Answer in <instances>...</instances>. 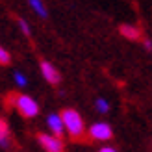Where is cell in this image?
Listing matches in <instances>:
<instances>
[{"instance_id": "cell-1", "label": "cell", "mask_w": 152, "mask_h": 152, "mask_svg": "<svg viewBox=\"0 0 152 152\" xmlns=\"http://www.w3.org/2000/svg\"><path fill=\"white\" fill-rule=\"evenodd\" d=\"M61 119H63V124H65L67 134H69L74 141H78V139L83 137V134H86V126H83L82 115H80L76 110L65 108V110L61 111Z\"/></svg>"}, {"instance_id": "cell-2", "label": "cell", "mask_w": 152, "mask_h": 152, "mask_svg": "<svg viewBox=\"0 0 152 152\" xmlns=\"http://www.w3.org/2000/svg\"><path fill=\"white\" fill-rule=\"evenodd\" d=\"M13 96V104H15V110H17L19 113L24 119H32L35 117L37 113H39V104H37L32 96L28 95H11Z\"/></svg>"}, {"instance_id": "cell-3", "label": "cell", "mask_w": 152, "mask_h": 152, "mask_svg": "<svg viewBox=\"0 0 152 152\" xmlns=\"http://www.w3.org/2000/svg\"><path fill=\"white\" fill-rule=\"evenodd\" d=\"M37 139H39L41 147L47 150V152H65L63 139L56 137V135H50V134H37Z\"/></svg>"}, {"instance_id": "cell-4", "label": "cell", "mask_w": 152, "mask_h": 152, "mask_svg": "<svg viewBox=\"0 0 152 152\" xmlns=\"http://www.w3.org/2000/svg\"><path fill=\"white\" fill-rule=\"evenodd\" d=\"M89 137L96 141H108L113 137V130L108 123H95L89 126Z\"/></svg>"}, {"instance_id": "cell-5", "label": "cell", "mask_w": 152, "mask_h": 152, "mask_svg": "<svg viewBox=\"0 0 152 152\" xmlns=\"http://www.w3.org/2000/svg\"><path fill=\"white\" fill-rule=\"evenodd\" d=\"M41 72H43L45 80H47L50 86H59V82H61V74H59V71L50 61H47V59L41 61Z\"/></svg>"}, {"instance_id": "cell-6", "label": "cell", "mask_w": 152, "mask_h": 152, "mask_svg": "<svg viewBox=\"0 0 152 152\" xmlns=\"http://www.w3.org/2000/svg\"><path fill=\"white\" fill-rule=\"evenodd\" d=\"M47 123H48V128L52 130V135L63 139V135H65V124H63L61 113H50V115L47 117Z\"/></svg>"}, {"instance_id": "cell-7", "label": "cell", "mask_w": 152, "mask_h": 152, "mask_svg": "<svg viewBox=\"0 0 152 152\" xmlns=\"http://www.w3.org/2000/svg\"><path fill=\"white\" fill-rule=\"evenodd\" d=\"M0 147L7 148L10 147V128H7V123L0 117Z\"/></svg>"}, {"instance_id": "cell-8", "label": "cell", "mask_w": 152, "mask_h": 152, "mask_svg": "<svg viewBox=\"0 0 152 152\" xmlns=\"http://www.w3.org/2000/svg\"><path fill=\"white\" fill-rule=\"evenodd\" d=\"M28 4H30V7L35 11V15H39L41 19H47V17H48V11H47V7H45L43 0H28Z\"/></svg>"}, {"instance_id": "cell-9", "label": "cell", "mask_w": 152, "mask_h": 152, "mask_svg": "<svg viewBox=\"0 0 152 152\" xmlns=\"http://www.w3.org/2000/svg\"><path fill=\"white\" fill-rule=\"evenodd\" d=\"M119 32H121V35H124L126 39H132V41L139 39V32L134 26H119Z\"/></svg>"}, {"instance_id": "cell-10", "label": "cell", "mask_w": 152, "mask_h": 152, "mask_svg": "<svg viewBox=\"0 0 152 152\" xmlns=\"http://www.w3.org/2000/svg\"><path fill=\"white\" fill-rule=\"evenodd\" d=\"M95 110H96L98 113H102V115H106V113L110 111V102L106 100V98H100V96H98L96 100H95Z\"/></svg>"}, {"instance_id": "cell-11", "label": "cell", "mask_w": 152, "mask_h": 152, "mask_svg": "<svg viewBox=\"0 0 152 152\" xmlns=\"http://www.w3.org/2000/svg\"><path fill=\"white\" fill-rule=\"evenodd\" d=\"M13 80H15V83H17L19 87H26V86H28V80H26V76L22 74L20 71H15V72H13Z\"/></svg>"}, {"instance_id": "cell-12", "label": "cell", "mask_w": 152, "mask_h": 152, "mask_svg": "<svg viewBox=\"0 0 152 152\" xmlns=\"http://www.w3.org/2000/svg\"><path fill=\"white\" fill-rule=\"evenodd\" d=\"M10 61H11V56H10V52H7V50H4L2 47H0V63H2V65H10Z\"/></svg>"}, {"instance_id": "cell-13", "label": "cell", "mask_w": 152, "mask_h": 152, "mask_svg": "<svg viewBox=\"0 0 152 152\" xmlns=\"http://www.w3.org/2000/svg\"><path fill=\"white\" fill-rule=\"evenodd\" d=\"M17 24L20 26V30H22V34H24L26 37H30V26H28V22H26L24 19H20V17H17Z\"/></svg>"}, {"instance_id": "cell-14", "label": "cell", "mask_w": 152, "mask_h": 152, "mask_svg": "<svg viewBox=\"0 0 152 152\" xmlns=\"http://www.w3.org/2000/svg\"><path fill=\"white\" fill-rule=\"evenodd\" d=\"M98 152H117V150H115V148H111V147H102Z\"/></svg>"}, {"instance_id": "cell-15", "label": "cell", "mask_w": 152, "mask_h": 152, "mask_svg": "<svg viewBox=\"0 0 152 152\" xmlns=\"http://www.w3.org/2000/svg\"><path fill=\"white\" fill-rule=\"evenodd\" d=\"M145 48L147 50H152V41L150 39H145Z\"/></svg>"}]
</instances>
